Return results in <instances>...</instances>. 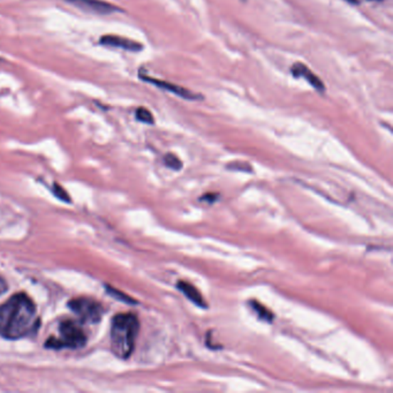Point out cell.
Here are the masks:
<instances>
[{"instance_id": "7a4b0ae2", "label": "cell", "mask_w": 393, "mask_h": 393, "mask_svg": "<svg viewBox=\"0 0 393 393\" xmlns=\"http://www.w3.org/2000/svg\"><path fill=\"white\" fill-rule=\"evenodd\" d=\"M139 330V318L135 315H115L111 324V348L117 357L125 360L132 355Z\"/></svg>"}, {"instance_id": "6da1fadb", "label": "cell", "mask_w": 393, "mask_h": 393, "mask_svg": "<svg viewBox=\"0 0 393 393\" xmlns=\"http://www.w3.org/2000/svg\"><path fill=\"white\" fill-rule=\"evenodd\" d=\"M36 305L27 294L16 293L0 305V336L16 340L38 327Z\"/></svg>"}, {"instance_id": "5b68a950", "label": "cell", "mask_w": 393, "mask_h": 393, "mask_svg": "<svg viewBox=\"0 0 393 393\" xmlns=\"http://www.w3.org/2000/svg\"><path fill=\"white\" fill-rule=\"evenodd\" d=\"M65 1L83 9L85 12L95 13V14H100V16L121 12V9L119 7L115 6L112 4L108 3L105 0H65Z\"/></svg>"}, {"instance_id": "9c48e42d", "label": "cell", "mask_w": 393, "mask_h": 393, "mask_svg": "<svg viewBox=\"0 0 393 393\" xmlns=\"http://www.w3.org/2000/svg\"><path fill=\"white\" fill-rule=\"evenodd\" d=\"M177 286H178L179 290H182V293L185 294V297L187 299L191 300L192 303L199 305L201 308H206L208 307L206 301H204L202 295H201L200 290H197L194 285L189 284L187 281H179Z\"/></svg>"}, {"instance_id": "3957f363", "label": "cell", "mask_w": 393, "mask_h": 393, "mask_svg": "<svg viewBox=\"0 0 393 393\" xmlns=\"http://www.w3.org/2000/svg\"><path fill=\"white\" fill-rule=\"evenodd\" d=\"M61 338L51 337L46 342V348H81L87 344V336L79 324L72 320H65L59 325Z\"/></svg>"}, {"instance_id": "30bf717a", "label": "cell", "mask_w": 393, "mask_h": 393, "mask_svg": "<svg viewBox=\"0 0 393 393\" xmlns=\"http://www.w3.org/2000/svg\"><path fill=\"white\" fill-rule=\"evenodd\" d=\"M249 305H251L253 310L258 315V318H260L262 321L273 322V313L270 312L269 309L266 308L263 305H261V303H258V301H256V300H251Z\"/></svg>"}, {"instance_id": "8fae6325", "label": "cell", "mask_w": 393, "mask_h": 393, "mask_svg": "<svg viewBox=\"0 0 393 393\" xmlns=\"http://www.w3.org/2000/svg\"><path fill=\"white\" fill-rule=\"evenodd\" d=\"M164 163L167 167L174 169V171H179L182 167V162L174 154H167L164 157Z\"/></svg>"}, {"instance_id": "2e32d148", "label": "cell", "mask_w": 393, "mask_h": 393, "mask_svg": "<svg viewBox=\"0 0 393 393\" xmlns=\"http://www.w3.org/2000/svg\"><path fill=\"white\" fill-rule=\"evenodd\" d=\"M346 1H348V3H351V4H357V3H359V0H346Z\"/></svg>"}, {"instance_id": "9a60e30c", "label": "cell", "mask_w": 393, "mask_h": 393, "mask_svg": "<svg viewBox=\"0 0 393 393\" xmlns=\"http://www.w3.org/2000/svg\"><path fill=\"white\" fill-rule=\"evenodd\" d=\"M7 288H9V286H7L6 281L0 276V295H3L6 292Z\"/></svg>"}, {"instance_id": "277c9868", "label": "cell", "mask_w": 393, "mask_h": 393, "mask_svg": "<svg viewBox=\"0 0 393 393\" xmlns=\"http://www.w3.org/2000/svg\"><path fill=\"white\" fill-rule=\"evenodd\" d=\"M68 307L83 323H98L103 318V307L96 300L76 298L70 300Z\"/></svg>"}, {"instance_id": "ba28073f", "label": "cell", "mask_w": 393, "mask_h": 393, "mask_svg": "<svg viewBox=\"0 0 393 393\" xmlns=\"http://www.w3.org/2000/svg\"><path fill=\"white\" fill-rule=\"evenodd\" d=\"M290 73L293 74L294 78H303L316 90H325L323 81L321 79H318V76L315 75L314 73L309 70L308 67L305 66V64H301V63L294 64L292 68H290Z\"/></svg>"}, {"instance_id": "52a82bcc", "label": "cell", "mask_w": 393, "mask_h": 393, "mask_svg": "<svg viewBox=\"0 0 393 393\" xmlns=\"http://www.w3.org/2000/svg\"><path fill=\"white\" fill-rule=\"evenodd\" d=\"M100 44L105 46H112V48H122L127 51L139 52L142 51L143 46L137 41L130 40L126 37L117 36V35H105L100 37Z\"/></svg>"}, {"instance_id": "5bb4252c", "label": "cell", "mask_w": 393, "mask_h": 393, "mask_svg": "<svg viewBox=\"0 0 393 393\" xmlns=\"http://www.w3.org/2000/svg\"><path fill=\"white\" fill-rule=\"evenodd\" d=\"M55 193L56 195H57L61 200L63 201H67V202H70V197L67 195L66 192L63 189V188L61 187L59 185H55Z\"/></svg>"}, {"instance_id": "8992f818", "label": "cell", "mask_w": 393, "mask_h": 393, "mask_svg": "<svg viewBox=\"0 0 393 393\" xmlns=\"http://www.w3.org/2000/svg\"><path fill=\"white\" fill-rule=\"evenodd\" d=\"M139 76L143 80V81L149 82V83L156 85L158 88L169 91V93H172V94L177 95V96L182 97L184 100H202L203 98L201 95L195 94L193 91H189L188 89L179 87V85H174V83H171V82L161 81V80L154 79V78L145 75V74H143L142 72H140Z\"/></svg>"}, {"instance_id": "7c38bea8", "label": "cell", "mask_w": 393, "mask_h": 393, "mask_svg": "<svg viewBox=\"0 0 393 393\" xmlns=\"http://www.w3.org/2000/svg\"><path fill=\"white\" fill-rule=\"evenodd\" d=\"M137 119L141 121V122H145V124L152 125L154 122L152 112L148 109H145V108H139L137 110Z\"/></svg>"}, {"instance_id": "4fadbf2b", "label": "cell", "mask_w": 393, "mask_h": 393, "mask_svg": "<svg viewBox=\"0 0 393 393\" xmlns=\"http://www.w3.org/2000/svg\"><path fill=\"white\" fill-rule=\"evenodd\" d=\"M108 290H109V293L111 294V295H113V297L115 298H118V299H120L121 301H124V303H135V300L130 299V297H127V295H125V294L121 293V292H119V290H115V288H108Z\"/></svg>"}, {"instance_id": "e0dca14e", "label": "cell", "mask_w": 393, "mask_h": 393, "mask_svg": "<svg viewBox=\"0 0 393 393\" xmlns=\"http://www.w3.org/2000/svg\"><path fill=\"white\" fill-rule=\"evenodd\" d=\"M370 1H378L379 3V1H384V0H370Z\"/></svg>"}]
</instances>
